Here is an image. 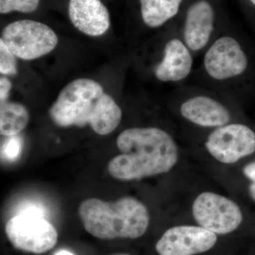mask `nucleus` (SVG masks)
<instances>
[{
	"label": "nucleus",
	"instance_id": "obj_1",
	"mask_svg": "<svg viewBox=\"0 0 255 255\" xmlns=\"http://www.w3.org/2000/svg\"><path fill=\"white\" fill-rule=\"evenodd\" d=\"M117 145L122 154L111 159L109 173L130 181L166 173L179 159L173 137L157 127H132L119 134Z\"/></svg>",
	"mask_w": 255,
	"mask_h": 255
},
{
	"label": "nucleus",
	"instance_id": "obj_2",
	"mask_svg": "<svg viewBox=\"0 0 255 255\" xmlns=\"http://www.w3.org/2000/svg\"><path fill=\"white\" fill-rule=\"evenodd\" d=\"M202 54L200 65L194 71L201 87L229 98L244 97L251 91L255 82V59L246 38L219 33Z\"/></svg>",
	"mask_w": 255,
	"mask_h": 255
},
{
	"label": "nucleus",
	"instance_id": "obj_3",
	"mask_svg": "<svg viewBox=\"0 0 255 255\" xmlns=\"http://www.w3.org/2000/svg\"><path fill=\"white\" fill-rule=\"evenodd\" d=\"M58 127H91L101 135L112 133L119 127L122 111L113 97L95 80L79 78L64 87L49 110Z\"/></svg>",
	"mask_w": 255,
	"mask_h": 255
},
{
	"label": "nucleus",
	"instance_id": "obj_4",
	"mask_svg": "<svg viewBox=\"0 0 255 255\" xmlns=\"http://www.w3.org/2000/svg\"><path fill=\"white\" fill-rule=\"evenodd\" d=\"M78 214L87 232L102 240L136 239L145 234L150 222L146 206L130 196L114 202L87 199Z\"/></svg>",
	"mask_w": 255,
	"mask_h": 255
},
{
	"label": "nucleus",
	"instance_id": "obj_5",
	"mask_svg": "<svg viewBox=\"0 0 255 255\" xmlns=\"http://www.w3.org/2000/svg\"><path fill=\"white\" fill-rule=\"evenodd\" d=\"M181 117L202 128H217L232 123V112L226 99L219 92L201 86H180L173 92Z\"/></svg>",
	"mask_w": 255,
	"mask_h": 255
},
{
	"label": "nucleus",
	"instance_id": "obj_6",
	"mask_svg": "<svg viewBox=\"0 0 255 255\" xmlns=\"http://www.w3.org/2000/svg\"><path fill=\"white\" fill-rule=\"evenodd\" d=\"M0 39L16 58L32 60L55 49L58 38L49 26L33 20H18L5 26Z\"/></svg>",
	"mask_w": 255,
	"mask_h": 255
},
{
	"label": "nucleus",
	"instance_id": "obj_7",
	"mask_svg": "<svg viewBox=\"0 0 255 255\" xmlns=\"http://www.w3.org/2000/svg\"><path fill=\"white\" fill-rule=\"evenodd\" d=\"M6 237L18 251L43 254L53 249L58 234L51 223L44 218L17 214L5 226Z\"/></svg>",
	"mask_w": 255,
	"mask_h": 255
},
{
	"label": "nucleus",
	"instance_id": "obj_8",
	"mask_svg": "<svg viewBox=\"0 0 255 255\" xmlns=\"http://www.w3.org/2000/svg\"><path fill=\"white\" fill-rule=\"evenodd\" d=\"M158 58L152 68V73L162 83L182 85L194 73V55L183 41L179 31L163 38Z\"/></svg>",
	"mask_w": 255,
	"mask_h": 255
},
{
	"label": "nucleus",
	"instance_id": "obj_9",
	"mask_svg": "<svg viewBox=\"0 0 255 255\" xmlns=\"http://www.w3.org/2000/svg\"><path fill=\"white\" fill-rule=\"evenodd\" d=\"M193 216L198 224L216 234H228L239 227L243 214L239 206L224 196L204 192L193 204Z\"/></svg>",
	"mask_w": 255,
	"mask_h": 255
},
{
	"label": "nucleus",
	"instance_id": "obj_10",
	"mask_svg": "<svg viewBox=\"0 0 255 255\" xmlns=\"http://www.w3.org/2000/svg\"><path fill=\"white\" fill-rule=\"evenodd\" d=\"M206 150L217 160L233 164L255 152V131L249 126L231 123L214 129L205 142Z\"/></svg>",
	"mask_w": 255,
	"mask_h": 255
},
{
	"label": "nucleus",
	"instance_id": "obj_11",
	"mask_svg": "<svg viewBox=\"0 0 255 255\" xmlns=\"http://www.w3.org/2000/svg\"><path fill=\"white\" fill-rule=\"evenodd\" d=\"M179 31L194 56L202 54L219 34L214 6L208 0H197L191 4Z\"/></svg>",
	"mask_w": 255,
	"mask_h": 255
},
{
	"label": "nucleus",
	"instance_id": "obj_12",
	"mask_svg": "<svg viewBox=\"0 0 255 255\" xmlns=\"http://www.w3.org/2000/svg\"><path fill=\"white\" fill-rule=\"evenodd\" d=\"M216 242V233L201 226H176L164 233L155 248L159 255H194L209 251Z\"/></svg>",
	"mask_w": 255,
	"mask_h": 255
},
{
	"label": "nucleus",
	"instance_id": "obj_13",
	"mask_svg": "<svg viewBox=\"0 0 255 255\" xmlns=\"http://www.w3.org/2000/svg\"><path fill=\"white\" fill-rule=\"evenodd\" d=\"M70 21L77 29L90 36H100L110 27V15L101 0H70Z\"/></svg>",
	"mask_w": 255,
	"mask_h": 255
},
{
	"label": "nucleus",
	"instance_id": "obj_14",
	"mask_svg": "<svg viewBox=\"0 0 255 255\" xmlns=\"http://www.w3.org/2000/svg\"><path fill=\"white\" fill-rule=\"evenodd\" d=\"M142 21L150 28L163 26L179 13L183 0H139Z\"/></svg>",
	"mask_w": 255,
	"mask_h": 255
},
{
	"label": "nucleus",
	"instance_id": "obj_15",
	"mask_svg": "<svg viewBox=\"0 0 255 255\" xmlns=\"http://www.w3.org/2000/svg\"><path fill=\"white\" fill-rule=\"evenodd\" d=\"M29 113L25 106L18 102H6L0 107V133L6 137L16 136L27 127Z\"/></svg>",
	"mask_w": 255,
	"mask_h": 255
},
{
	"label": "nucleus",
	"instance_id": "obj_16",
	"mask_svg": "<svg viewBox=\"0 0 255 255\" xmlns=\"http://www.w3.org/2000/svg\"><path fill=\"white\" fill-rule=\"evenodd\" d=\"M40 0H0V13L9 14L12 11L31 13L36 11Z\"/></svg>",
	"mask_w": 255,
	"mask_h": 255
},
{
	"label": "nucleus",
	"instance_id": "obj_17",
	"mask_svg": "<svg viewBox=\"0 0 255 255\" xmlns=\"http://www.w3.org/2000/svg\"><path fill=\"white\" fill-rule=\"evenodd\" d=\"M17 71L16 56L0 39V73L14 76L17 74Z\"/></svg>",
	"mask_w": 255,
	"mask_h": 255
},
{
	"label": "nucleus",
	"instance_id": "obj_18",
	"mask_svg": "<svg viewBox=\"0 0 255 255\" xmlns=\"http://www.w3.org/2000/svg\"><path fill=\"white\" fill-rule=\"evenodd\" d=\"M21 142L19 137H9L1 147V157L7 160H14L21 152Z\"/></svg>",
	"mask_w": 255,
	"mask_h": 255
},
{
	"label": "nucleus",
	"instance_id": "obj_19",
	"mask_svg": "<svg viewBox=\"0 0 255 255\" xmlns=\"http://www.w3.org/2000/svg\"><path fill=\"white\" fill-rule=\"evenodd\" d=\"M20 215L44 218V212L40 206L34 204H24L18 211Z\"/></svg>",
	"mask_w": 255,
	"mask_h": 255
},
{
	"label": "nucleus",
	"instance_id": "obj_20",
	"mask_svg": "<svg viewBox=\"0 0 255 255\" xmlns=\"http://www.w3.org/2000/svg\"><path fill=\"white\" fill-rule=\"evenodd\" d=\"M12 84L9 79L1 77L0 78V102L1 103L7 102L9 92L11 91Z\"/></svg>",
	"mask_w": 255,
	"mask_h": 255
},
{
	"label": "nucleus",
	"instance_id": "obj_21",
	"mask_svg": "<svg viewBox=\"0 0 255 255\" xmlns=\"http://www.w3.org/2000/svg\"><path fill=\"white\" fill-rule=\"evenodd\" d=\"M243 173L255 184V161L247 164L243 168Z\"/></svg>",
	"mask_w": 255,
	"mask_h": 255
},
{
	"label": "nucleus",
	"instance_id": "obj_22",
	"mask_svg": "<svg viewBox=\"0 0 255 255\" xmlns=\"http://www.w3.org/2000/svg\"><path fill=\"white\" fill-rule=\"evenodd\" d=\"M249 191L250 194L253 198V199L255 201V183H253L251 186L249 187Z\"/></svg>",
	"mask_w": 255,
	"mask_h": 255
},
{
	"label": "nucleus",
	"instance_id": "obj_23",
	"mask_svg": "<svg viewBox=\"0 0 255 255\" xmlns=\"http://www.w3.org/2000/svg\"><path fill=\"white\" fill-rule=\"evenodd\" d=\"M55 255H74L73 253H70V252H69L68 251H60L58 252H57L56 253H55Z\"/></svg>",
	"mask_w": 255,
	"mask_h": 255
},
{
	"label": "nucleus",
	"instance_id": "obj_24",
	"mask_svg": "<svg viewBox=\"0 0 255 255\" xmlns=\"http://www.w3.org/2000/svg\"><path fill=\"white\" fill-rule=\"evenodd\" d=\"M252 4L255 6V0H249Z\"/></svg>",
	"mask_w": 255,
	"mask_h": 255
},
{
	"label": "nucleus",
	"instance_id": "obj_25",
	"mask_svg": "<svg viewBox=\"0 0 255 255\" xmlns=\"http://www.w3.org/2000/svg\"><path fill=\"white\" fill-rule=\"evenodd\" d=\"M130 255L128 254H117V255Z\"/></svg>",
	"mask_w": 255,
	"mask_h": 255
}]
</instances>
